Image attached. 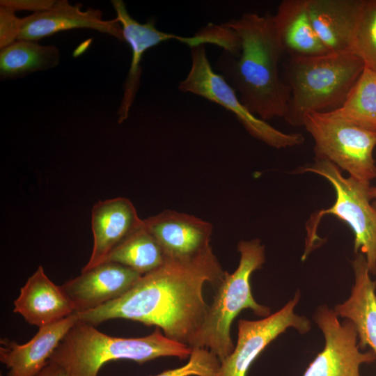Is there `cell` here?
I'll return each mask as SVG.
<instances>
[{"instance_id": "7a4b0ae2", "label": "cell", "mask_w": 376, "mask_h": 376, "mask_svg": "<svg viewBox=\"0 0 376 376\" xmlns=\"http://www.w3.org/2000/svg\"><path fill=\"white\" fill-rule=\"evenodd\" d=\"M224 24L236 36L238 48L235 53L239 55L236 58L224 51L217 63L221 75L238 91L242 103L253 114L265 121L284 118L290 90L279 73L284 52L272 15L246 13Z\"/></svg>"}, {"instance_id": "f1b7e54d", "label": "cell", "mask_w": 376, "mask_h": 376, "mask_svg": "<svg viewBox=\"0 0 376 376\" xmlns=\"http://www.w3.org/2000/svg\"><path fill=\"white\" fill-rule=\"evenodd\" d=\"M370 194L371 198V203L376 210V186L375 187H370Z\"/></svg>"}, {"instance_id": "30bf717a", "label": "cell", "mask_w": 376, "mask_h": 376, "mask_svg": "<svg viewBox=\"0 0 376 376\" xmlns=\"http://www.w3.org/2000/svg\"><path fill=\"white\" fill-rule=\"evenodd\" d=\"M300 297L297 290L280 310L261 320L240 319L237 343L231 354L221 361L218 376H246L258 355L288 328L306 334L311 329L310 320L295 313Z\"/></svg>"}, {"instance_id": "5bb4252c", "label": "cell", "mask_w": 376, "mask_h": 376, "mask_svg": "<svg viewBox=\"0 0 376 376\" xmlns=\"http://www.w3.org/2000/svg\"><path fill=\"white\" fill-rule=\"evenodd\" d=\"M143 224L168 258H191L211 246L212 224L194 215L166 210Z\"/></svg>"}, {"instance_id": "6da1fadb", "label": "cell", "mask_w": 376, "mask_h": 376, "mask_svg": "<svg viewBox=\"0 0 376 376\" xmlns=\"http://www.w3.org/2000/svg\"><path fill=\"white\" fill-rule=\"evenodd\" d=\"M225 273L211 246L191 258L166 257L160 267L142 275L123 296L75 313L78 321L93 326L117 318L154 325L167 338L189 345L208 311L204 284L217 287Z\"/></svg>"}, {"instance_id": "277c9868", "label": "cell", "mask_w": 376, "mask_h": 376, "mask_svg": "<svg viewBox=\"0 0 376 376\" xmlns=\"http://www.w3.org/2000/svg\"><path fill=\"white\" fill-rule=\"evenodd\" d=\"M364 68L363 60L352 52L290 56L286 66L290 97L284 119L302 126L306 114L338 108Z\"/></svg>"}, {"instance_id": "cb8c5ba5", "label": "cell", "mask_w": 376, "mask_h": 376, "mask_svg": "<svg viewBox=\"0 0 376 376\" xmlns=\"http://www.w3.org/2000/svg\"><path fill=\"white\" fill-rule=\"evenodd\" d=\"M353 52L376 72V0H363L357 22Z\"/></svg>"}, {"instance_id": "ba28073f", "label": "cell", "mask_w": 376, "mask_h": 376, "mask_svg": "<svg viewBox=\"0 0 376 376\" xmlns=\"http://www.w3.org/2000/svg\"><path fill=\"white\" fill-rule=\"evenodd\" d=\"M178 89L201 96L232 112L253 137L272 148H286L304 142L302 134L283 132L253 114L242 103L233 86L214 70L205 45L191 48L190 69L179 82Z\"/></svg>"}, {"instance_id": "ffe728a7", "label": "cell", "mask_w": 376, "mask_h": 376, "mask_svg": "<svg viewBox=\"0 0 376 376\" xmlns=\"http://www.w3.org/2000/svg\"><path fill=\"white\" fill-rule=\"evenodd\" d=\"M278 40L290 56H315L329 53L317 35L307 8V0L282 1L272 15Z\"/></svg>"}, {"instance_id": "d6986e66", "label": "cell", "mask_w": 376, "mask_h": 376, "mask_svg": "<svg viewBox=\"0 0 376 376\" xmlns=\"http://www.w3.org/2000/svg\"><path fill=\"white\" fill-rule=\"evenodd\" d=\"M352 265L354 283L350 295L334 310L354 324L360 349L370 347L376 357V282L370 278L363 254L358 253Z\"/></svg>"}, {"instance_id": "2e32d148", "label": "cell", "mask_w": 376, "mask_h": 376, "mask_svg": "<svg viewBox=\"0 0 376 376\" xmlns=\"http://www.w3.org/2000/svg\"><path fill=\"white\" fill-rule=\"evenodd\" d=\"M78 321L73 313L55 323L38 328L27 343L19 345L1 340L0 361L8 369L6 376H35L48 363L53 352L70 329Z\"/></svg>"}, {"instance_id": "603a6c76", "label": "cell", "mask_w": 376, "mask_h": 376, "mask_svg": "<svg viewBox=\"0 0 376 376\" xmlns=\"http://www.w3.org/2000/svg\"><path fill=\"white\" fill-rule=\"evenodd\" d=\"M166 258L163 249L143 224L118 245L106 261L121 264L143 275L160 267Z\"/></svg>"}, {"instance_id": "8fae6325", "label": "cell", "mask_w": 376, "mask_h": 376, "mask_svg": "<svg viewBox=\"0 0 376 376\" xmlns=\"http://www.w3.org/2000/svg\"><path fill=\"white\" fill-rule=\"evenodd\" d=\"M120 23L124 41L130 47L132 61L123 86V95L118 109V123L127 120L140 86L141 76V61L149 49L158 44L173 39L188 45L190 48L201 45L197 35L184 37L158 30L153 19L140 23L129 14L125 2L122 0L111 1Z\"/></svg>"}, {"instance_id": "ac0fdd59", "label": "cell", "mask_w": 376, "mask_h": 376, "mask_svg": "<svg viewBox=\"0 0 376 376\" xmlns=\"http://www.w3.org/2000/svg\"><path fill=\"white\" fill-rule=\"evenodd\" d=\"M363 0H307L314 29L329 53L353 52Z\"/></svg>"}, {"instance_id": "9c48e42d", "label": "cell", "mask_w": 376, "mask_h": 376, "mask_svg": "<svg viewBox=\"0 0 376 376\" xmlns=\"http://www.w3.org/2000/svg\"><path fill=\"white\" fill-rule=\"evenodd\" d=\"M313 320L325 343L303 376H360V366L376 360L372 350L361 351L354 324L347 319L340 322L334 309L319 306Z\"/></svg>"}, {"instance_id": "8992f818", "label": "cell", "mask_w": 376, "mask_h": 376, "mask_svg": "<svg viewBox=\"0 0 376 376\" xmlns=\"http://www.w3.org/2000/svg\"><path fill=\"white\" fill-rule=\"evenodd\" d=\"M313 173L327 179L336 192L333 205L313 214L307 225V236L302 260L322 241L317 228L322 217L332 214L345 222L354 235V251L363 254L370 274H376V210L371 203L370 182L352 176L344 177L340 169L327 160L315 159L299 167L295 173Z\"/></svg>"}, {"instance_id": "f546056e", "label": "cell", "mask_w": 376, "mask_h": 376, "mask_svg": "<svg viewBox=\"0 0 376 376\" xmlns=\"http://www.w3.org/2000/svg\"><path fill=\"white\" fill-rule=\"evenodd\" d=\"M376 282V281H375Z\"/></svg>"}, {"instance_id": "9a60e30c", "label": "cell", "mask_w": 376, "mask_h": 376, "mask_svg": "<svg viewBox=\"0 0 376 376\" xmlns=\"http://www.w3.org/2000/svg\"><path fill=\"white\" fill-rule=\"evenodd\" d=\"M143 225V220L129 199L118 197L99 201L91 210L93 250L81 271L105 262L118 245Z\"/></svg>"}, {"instance_id": "83f0119b", "label": "cell", "mask_w": 376, "mask_h": 376, "mask_svg": "<svg viewBox=\"0 0 376 376\" xmlns=\"http://www.w3.org/2000/svg\"><path fill=\"white\" fill-rule=\"evenodd\" d=\"M35 376H70L68 372L56 363H49Z\"/></svg>"}, {"instance_id": "52a82bcc", "label": "cell", "mask_w": 376, "mask_h": 376, "mask_svg": "<svg viewBox=\"0 0 376 376\" xmlns=\"http://www.w3.org/2000/svg\"><path fill=\"white\" fill-rule=\"evenodd\" d=\"M302 126L314 140L316 159L329 161L362 181L370 182L376 178V131L355 126L327 112L306 114Z\"/></svg>"}, {"instance_id": "3957f363", "label": "cell", "mask_w": 376, "mask_h": 376, "mask_svg": "<svg viewBox=\"0 0 376 376\" xmlns=\"http://www.w3.org/2000/svg\"><path fill=\"white\" fill-rule=\"evenodd\" d=\"M191 352L189 345L167 338L158 327L144 337L121 338L77 321L49 361L61 366L70 376H97L101 367L111 361L128 359L142 364L163 357L185 359Z\"/></svg>"}, {"instance_id": "484cf974", "label": "cell", "mask_w": 376, "mask_h": 376, "mask_svg": "<svg viewBox=\"0 0 376 376\" xmlns=\"http://www.w3.org/2000/svg\"><path fill=\"white\" fill-rule=\"evenodd\" d=\"M22 19L17 17L12 9L0 6V49L17 40Z\"/></svg>"}, {"instance_id": "e0dca14e", "label": "cell", "mask_w": 376, "mask_h": 376, "mask_svg": "<svg viewBox=\"0 0 376 376\" xmlns=\"http://www.w3.org/2000/svg\"><path fill=\"white\" fill-rule=\"evenodd\" d=\"M14 313L38 328L55 323L75 313L61 286L45 274L42 266L28 279L14 301Z\"/></svg>"}, {"instance_id": "4316f807", "label": "cell", "mask_w": 376, "mask_h": 376, "mask_svg": "<svg viewBox=\"0 0 376 376\" xmlns=\"http://www.w3.org/2000/svg\"><path fill=\"white\" fill-rule=\"evenodd\" d=\"M55 3L54 0H1L0 6L15 12L28 10L36 13L49 10Z\"/></svg>"}, {"instance_id": "4fadbf2b", "label": "cell", "mask_w": 376, "mask_h": 376, "mask_svg": "<svg viewBox=\"0 0 376 376\" xmlns=\"http://www.w3.org/2000/svg\"><path fill=\"white\" fill-rule=\"evenodd\" d=\"M82 5H71L67 0L56 1L48 10L23 17L18 40H38L58 32L74 29H89L124 41L122 27L116 18L105 20L100 10Z\"/></svg>"}, {"instance_id": "7402d4cb", "label": "cell", "mask_w": 376, "mask_h": 376, "mask_svg": "<svg viewBox=\"0 0 376 376\" xmlns=\"http://www.w3.org/2000/svg\"><path fill=\"white\" fill-rule=\"evenodd\" d=\"M327 113L355 126L376 131V72L365 66L343 104Z\"/></svg>"}, {"instance_id": "44dd1931", "label": "cell", "mask_w": 376, "mask_h": 376, "mask_svg": "<svg viewBox=\"0 0 376 376\" xmlns=\"http://www.w3.org/2000/svg\"><path fill=\"white\" fill-rule=\"evenodd\" d=\"M60 51L54 45L18 40L0 52L1 80L18 79L59 64Z\"/></svg>"}, {"instance_id": "5b68a950", "label": "cell", "mask_w": 376, "mask_h": 376, "mask_svg": "<svg viewBox=\"0 0 376 376\" xmlns=\"http://www.w3.org/2000/svg\"><path fill=\"white\" fill-rule=\"evenodd\" d=\"M237 250L240 259L237 269L232 274L226 272L202 325L189 345L191 348L209 350L220 361L234 349L230 326L243 309L249 308L263 318L271 313L268 306L254 299L250 284L251 275L260 269L265 261V246L259 239L242 240L237 244Z\"/></svg>"}, {"instance_id": "d4e9b609", "label": "cell", "mask_w": 376, "mask_h": 376, "mask_svg": "<svg viewBox=\"0 0 376 376\" xmlns=\"http://www.w3.org/2000/svg\"><path fill=\"white\" fill-rule=\"evenodd\" d=\"M220 365L219 358L209 350L192 348L185 365L152 376H218Z\"/></svg>"}, {"instance_id": "7c38bea8", "label": "cell", "mask_w": 376, "mask_h": 376, "mask_svg": "<svg viewBox=\"0 0 376 376\" xmlns=\"http://www.w3.org/2000/svg\"><path fill=\"white\" fill-rule=\"evenodd\" d=\"M142 275L121 264L106 261L81 271L64 283L62 289L75 313L95 309L126 293Z\"/></svg>"}]
</instances>
